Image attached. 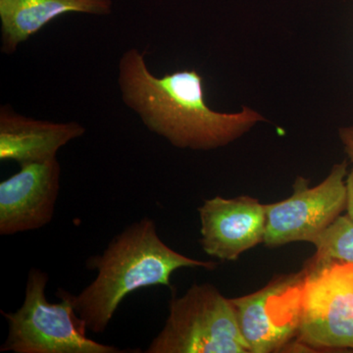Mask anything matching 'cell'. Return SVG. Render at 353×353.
<instances>
[{
  "label": "cell",
  "instance_id": "6da1fadb",
  "mask_svg": "<svg viewBox=\"0 0 353 353\" xmlns=\"http://www.w3.org/2000/svg\"><path fill=\"white\" fill-rule=\"evenodd\" d=\"M118 82L128 108L138 114L150 131L176 148H222L265 121L248 106L236 113L212 110L204 97L203 78L196 70L158 78L146 66L143 53L136 48L121 57Z\"/></svg>",
  "mask_w": 353,
  "mask_h": 353
},
{
  "label": "cell",
  "instance_id": "7a4b0ae2",
  "mask_svg": "<svg viewBox=\"0 0 353 353\" xmlns=\"http://www.w3.org/2000/svg\"><path fill=\"white\" fill-rule=\"evenodd\" d=\"M87 265L97 270V278L80 294H68L88 331L95 334L105 331L118 306L134 290L170 288L172 274L183 267H216L215 262L190 259L172 250L158 236L154 221L148 217L128 226Z\"/></svg>",
  "mask_w": 353,
  "mask_h": 353
},
{
  "label": "cell",
  "instance_id": "3957f363",
  "mask_svg": "<svg viewBox=\"0 0 353 353\" xmlns=\"http://www.w3.org/2000/svg\"><path fill=\"white\" fill-rule=\"evenodd\" d=\"M48 275L32 268L28 274L25 299L16 312L1 314L8 336L0 352L14 353H123L126 350L97 343L87 336V327L77 314L68 292L57 290L61 303L46 296Z\"/></svg>",
  "mask_w": 353,
  "mask_h": 353
},
{
  "label": "cell",
  "instance_id": "277c9868",
  "mask_svg": "<svg viewBox=\"0 0 353 353\" xmlns=\"http://www.w3.org/2000/svg\"><path fill=\"white\" fill-rule=\"evenodd\" d=\"M146 353H250L236 310L214 285H192L169 303L163 329Z\"/></svg>",
  "mask_w": 353,
  "mask_h": 353
},
{
  "label": "cell",
  "instance_id": "5b68a950",
  "mask_svg": "<svg viewBox=\"0 0 353 353\" xmlns=\"http://www.w3.org/2000/svg\"><path fill=\"white\" fill-rule=\"evenodd\" d=\"M304 271L299 339L315 347L353 350V264L312 261Z\"/></svg>",
  "mask_w": 353,
  "mask_h": 353
},
{
  "label": "cell",
  "instance_id": "8992f818",
  "mask_svg": "<svg viewBox=\"0 0 353 353\" xmlns=\"http://www.w3.org/2000/svg\"><path fill=\"white\" fill-rule=\"evenodd\" d=\"M347 162L334 165L328 176L316 187L299 176L294 194L285 201L266 204L265 245L277 248L294 243H313L347 209Z\"/></svg>",
  "mask_w": 353,
  "mask_h": 353
},
{
  "label": "cell",
  "instance_id": "52a82bcc",
  "mask_svg": "<svg viewBox=\"0 0 353 353\" xmlns=\"http://www.w3.org/2000/svg\"><path fill=\"white\" fill-rule=\"evenodd\" d=\"M305 271L272 281L263 289L231 299L250 353L284 347L299 334Z\"/></svg>",
  "mask_w": 353,
  "mask_h": 353
},
{
  "label": "cell",
  "instance_id": "ba28073f",
  "mask_svg": "<svg viewBox=\"0 0 353 353\" xmlns=\"http://www.w3.org/2000/svg\"><path fill=\"white\" fill-rule=\"evenodd\" d=\"M20 171L0 183V234L34 231L50 224L60 190L57 158L21 165Z\"/></svg>",
  "mask_w": 353,
  "mask_h": 353
},
{
  "label": "cell",
  "instance_id": "9c48e42d",
  "mask_svg": "<svg viewBox=\"0 0 353 353\" xmlns=\"http://www.w3.org/2000/svg\"><path fill=\"white\" fill-rule=\"evenodd\" d=\"M201 245L204 252L220 260L234 261L263 243L264 205L250 196L206 199L199 208Z\"/></svg>",
  "mask_w": 353,
  "mask_h": 353
},
{
  "label": "cell",
  "instance_id": "30bf717a",
  "mask_svg": "<svg viewBox=\"0 0 353 353\" xmlns=\"http://www.w3.org/2000/svg\"><path fill=\"white\" fill-rule=\"evenodd\" d=\"M85 127L77 122L54 123L32 119L0 108V160L18 164L41 163L57 158L60 148L81 138Z\"/></svg>",
  "mask_w": 353,
  "mask_h": 353
},
{
  "label": "cell",
  "instance_id": "8fae6325",
  "mask_svg": "<svg viewBox=\"0 0 353 353\" xmlns=\"http://www.w3.org/2000/svg\"><path fill=\"white\" fill-rule=\"evenodd\" d=\"M112 0H0L1 51L12 54L43 27L67 13L108 15Z\"/></svg>",
  "mask_w": 353,
  "mask_h": 353
},
{
  "label": "cell",
  "instance_id": "7c38bea8",
  "mask_svg": "<svg viewBox=\"0 0 353 353\" xmlns=\"http://www.w3.org/2000/svg\"><path fill=\"white\" fill-rule=\"evenodd\" d=\"M316 254L313 262L338 261L353 264V221L340 216L313 243Z\"/></svg>",
  "mask_w": 353,
  "mask_h": 353
},
{
  "label": "cell",
  "instance_id": "4fadbf2b",
  "mask_svg": "<svg viewBox=\"0 0 353 353\" xmlns=\"http://www.w3.org/2000/svg\"><path fill=\"white\" fill-rule=\"evenodd\" d=\"M339 137L353 168V126L340 128Z\"/></svg>",
  "mask_w": 353,
  "mask_h": 353
},
{
  "label": "cell",
  "instance_id": "5bb4252c",
  "mask_svg": "<svg viewBox=\"0 0 353 353\" xmlns=\"http://www.w3.org/2000/svg\"><path fill=\"white\" fill-rule=\"evenodd\" d=\"M347 210L348 217L353 221V168L347 176Z\"/></svg>",
  "mask_w": 353,
  "mask_h": 353
}]
</instances>
